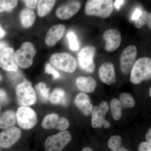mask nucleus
Returning a JSON list of instances; mask_svg holds the SVG:
<instances>
[{"label": "nucleus", "instance_id": "nucleus-16", "mask_svg": "<svg viewBox=\"0 0 151 151\" xmlns=\"http://www.w3.org/2000/svg\"><path fill=\"white\" fill-rule=\"evenodd\" d=\"M99 75L101 81L108 85H111L116 82L115 67L112 63L105 62L100 65Z\"/></svg>", "mask_w": 151, "mask_h": 151}, {"label": "nucleus", "instance_id": "nucleus-27", "mask_svg": "<svg viewBox=\"0 0 151 151\" xmlns=\"http://www.w3.org/2000/svg\"><path fill=\"white\" fill-rule=\"evenodd\" d=\"M119 101L122 108H132L135 106L134 100L132 95L129 93L124 92L120 94Z\"/></svg>", "mask_w": 151, "mask_h": 151}, {"label": "nucleus", "instance_id": "nucleus-19", "mask_svg": "<svg viewBox=\"0 0 151 151\" xmlns=\"http://www.w3.org/2000/svg\"><path fill=\"white\" fill-rule=\"evenodd\" d=\"M76 84L78 89L82 92L91 93L95 90L97 82L90 76H80L76 79Z\"/></svg>", "mask_w": 151, "mask_h": 151}, {"label": "nucleus", "instance_id": "nucleus-22", "mask_svg": "<svg viewBox=\"0 0 151 151\" xmlns=\"http://www.w3.org/2000/svg\"><path fill=\"white\" fill-rule=\"evenodd\" d=\"M49 99L50 102L53 104L65 105L66 103L65 91L60 88H57L52 91Z\"/></svg>", "mask_w": 151, "mask_h": 151}, {"label": "nucleus", "instance_id": "nucleus-1", "mask_svg": "<svg viewBox=\"0 0 151 151\" xmlns=\"http://www.w3.org/2000/svg\"><path fill=\"white\" fill-rule=\"evenodd\" d=\"M113 10V2L111 0H88L84 7L86 15L107 18Z\"/></svg>", "mask_w": 151, "mask_h": 151}, {"label": "nucleus", "instance_id": "nucleus-17", "mask_svg": "<svg viewBox=\"0 0 151 151\" xmlns=\"http://www.w3.org/2000/svg\"><path fill=\"white\" fill-rule=\"evenodd\" d=\"M65 27L63 24L53 26L47 32L45 38L47 45L53 46L62 39L65 34Z\"/></svg>", "mask_w": 151, "mask_h": 151}, {"label": "nucleus", "instance_id": "nucleus-2", "mask_svg": "<svg viewBox=\"0 0 151 151\" xmlns=\"http://www.w3.org/2000/svg\"><path fill=\"white\" fill-rule=\"evenodd\" d=\"M151 77V59L147 57L138 59L131 71L130 80L133 84H138L147 81Z\"/></svg>", "mask_w": 151, "mask_h": 151}, {"label": "nucleus", "instance_id": "nucleus-30", "mask_svg": "<svg viewBox=\"0 0 151 151\" xmlns=\"http://www.w3.org/2000/svg\"><path fill=\"white\" fill-rule=\"evenodd\" d=\"M67 37L70 49L73 51L78 50L79 49V44L75 34L73 32H70L68 33Z\"/></svg>", "mask_w": 151, "mask_h": 151}, {"label": "nucleus", "instance_id": "nucleus-26", "mask_svg": "<svg viewBox=\"0 0 151 151\" xmlns=\"http://www.w3.org/2000/svg\"><path fill=\"white\" fill-rule=\"evenodd\" d=\"M111 112L113 119L119 120L122 116V106L120 101L118 99L114 98L110 103Z\"/></svg>", "mask_w": 151, "mask_h": 151}, {"label": "nucleus", "instance_id": "nucleus-18", "mask_svg": "<svg viewBox=\"0 0 151 151\" xmlns=\"http://www.w3.org/2000/svg\"><path fill=\"white\" fill-rule=\"evenodd\" d=\"M75 104L84 115L89 116L93 110L89 97L84 93H80L77 95L75 100Z\"/></svg>", "mask_w": 151, "mask_h": 151}, {"label": "nucleus", "instance_id": "nucleus-40", "mask_svg": "<svg viewBox=\"0 0 151 151\" xmlns=\"http://www.w3.org/2000/svg\"><path fill=\"white\" fill-rule=\"evenodd\" d=\"M81 151H93V150L91 148L89 147H86L82 149Z\"/></svg>", "mask_w": 151, "mask_h": 151}, {"label": "nucleus", "instance_id": "nucleus-35", "mask_svg": "<svg viewBox=\"0 0 151 151\" xmlns=\"http://www.w3.org/2000/svg\"><path fill=\"white\" fill-rule=\"evenodd\" d=\"M142 10L141 9L137 8L136 9L134 12L132 14V19L134 21L137 20L139 17L140 16L141 14L142 13Z\"/></svg>", "mask_w": 151, "mask_h": 151}, {"label": "nucleus", "instance_id": "nucleus-15", "mask_svg": "<svg viewBox=\"0 0 151 151\" xmlns=\"http://www.w3.org/2000/svg\"><path fill=\"white\" fill-rule=\"evenodd\" d=\"M81 5L78 1H71L59 6L57 9V16L63 20H67L75 15L81 8Z\"/></svg>", "mask_w": 151, "mask_h": 151}, {"label": "nucleus", "instance_id": "nucleus-36", "mask_svg": "<svg viewBox=\"0 0 151 151\" xmlns=\"http://www.w3.org/2000/svg\"><path fill=\"white\" fill-rule=\"evenodd\" d=\"M125 1L123 0H116L114 3V6L117 9L119 10L120 7L125 2Z\"/></svg>", "mask_w": 151, "mask_h": 151}, {"label": "nucleus", "instance_id": "nucleus-34", "mask_svg": "<svg viewBox=\"0 0 151 151\" xmlns=\"http://www.w3.org/2000/svg\"><path fill=\"white\" fill-rule=\"evenodd\" d=\"M24 1L26 5L30 9H34L35 8L38 1H34V0H33V1L28 0V1Z\"/></svg>", "mask_w": 151, "mask_h": 151}, {"label": "nucleus", "instance_id": "nucleus-8", "mask_svg": "<svg viewBox=\"0 0 151 151\" xmlns=\"http://www.w3.org/2000/svg\"><path fill=\"white\" fill-rule=\"evenodd\" d=\"M16 115L19 126L25 129H32L37 122L36 113L29 107H20L17 111Z\"/></svg>", "mask_w": 151, "mask_h": 151}, {"label": "nucleus", "instance_id": "nucleus-3", "mask_svg": "<svg viewBox=\"0 0 151 151\" xmlns=\"http://www.w3.org/2000/svg\"><path fill=\"white\" fill-rule=\"evenodd\" d=\"M50 61L56 68L69 73L74 72L78 65V62L75 58L66 52L52 55Z\"/></svg>", "mask_w": 151, "mask_h": 151}, {"label": "nucleus", "instance_id": "nucleus-14", "mask_svg": "<svg viewBox=\"0 0 151 151\" xmlns=\"http://www.w3.org/2000/svg\"><path fill=\"white\" fill-rule=\"evenodd\" d=\"M21 135V131L17 127L6 129L0 133V147L4 148L10 147L18 141Z\"/></svg>", "mask_w": 151, "mask_h": 151}, {"label": "nucleus", "instance_id": "nucleus-29", "mask_svg": "<svg viewBox=\"0 0 151 151\" xmlns=\"http://www.w3.org/2000/svg\"><path fill=\"white\" fill-rule=\"evenodd\" d=\"M18 3V1L0 0V12L10 11L15 7Z\"/></svg>", "mask_w": 151, "mask_h": 151}, {"label": "nucleus", "instance_id": "nucleus-33", "mask_svg": "<svg viewBox=\"0 0 151 151\" xmlns=\"http://www.w3.org/2000/svg\"><path fill=\"white\" fill-rule=\"evenodd\" d=\"M8 98L5 91L0 89V105H5L8 102Z\"/></svg>", "mask_w": 151, "mask_h": 151}, {"label": "nucleus", "instance_id": "nucleus-13", "mask_svg": "<svg viewBox=\"0 0 151 151\" xmlns=\"http://www.w3.org/2000/svg\"><path fill=\"white\" fill-rule=\"evenodd\" d=\"M13 49L6 47L0 51V67L9 72L17 71V65L15 60Z\"/></svg>", "mask_w": 151, "mask_h": 151}, {"label": "nucleus", "instance_id": "nucleus-5", "mask_svg": "<svg viewBox=\"0 0 151 151\" xmlns=\"http://www.w3.org/2000/svg\"><path fill=\"white\" fill-rule=\"evenodd\" d=\"M16 95L19 104L23 106L33 105L37 100L36 94L31 83L26 79L17 86Z\"/></svg>", "mask_w": 151, "mask_h": 151}, {"label": "nucleus", "instance_id": "nucleus-12", "mask_svg": "<svg viewBox=\"0 0 151 151\" xmlns=\"http://www.w3.org/2000/svg\"><path fill=\"white\" fill-rule=\"evenodd\" d=\"M69 126V122L64 118H60L57 114H50L44 118L42 126L45 129H55L64 131Z\"/></svg>", "mask_w": 151, "mask_h": 151}, {"label": "nucleus", "instance_id": "nucleus-4", "mask_svg": "<svg viewBox=\"0 0 151 151\" xmlns=\"http://www.w3.org/2000/svg\"><path fill=\"white\" fill-rule=\"evenodd\" d=\"M36 51L35 47L30 42H24L14 54L17 65L22 68H27L32 65Z\"/></svg>", "mask_w": 151, "mask_h": 151}, {"label": "nucleus", "instance_id": "nucleus-37", "mask_svg": "<svg viewBox=\"0 0 151 151\" xmlns=\"http://www.w3.org/2000/svg\"><path fill=\"white\" fill-rule=\"evenodd\" d=\"M146 139L148 142H151V129L150 128L146 135Z\"/></svg>", "mask_w": 151, "mask_h": 151}, {"label": "nucleus", "instance_id": "nucleus-11", "mask_svg": "<svg viewBox=\"0 0 151 151\" xmlns=\"http://www.w3.org/2000/svg\"><path fill=\"white\" fill-rule=\"evenodd\" d=\"M105 40V49L108 52H112L117 49L122 42V35L116 29L106 30L103 36Z\"/></svg>", "mask_w": 151, "mask_h": 151}, {"label": "nucleus", "instance_id": "nucleus-38", "mask_svg": "<svg viewBox=\"0 0 151 151\" xmlns=\"http://www.w3.org/2000/svg\"><path fill=\"white\" fill-rule=\"evenodd\" d=\"M7 44L4 42H0V51L7 47Z\"/></svg>", "mask_w": 151, "mask_h": 151}, {"label": "nucleus", "instance_id": "nucleus-21", "mask_svg": "<svg viewBox=\"0 0 151 151\" xmlns=\"http://www.w3.org/2000/svg\"><path fill=\"white\" fill-rule=\"evenodd\" d=\"M36 16L33 11L29 9H25L21 12V21L24 27H31L35 22Z\"/></svg>", "mask_w": 151, "mask_h": 151}, {"label": "nucleus", "instance_id": "nucleus-41", "mask_svg": "<svg viewBox=\"0 0 151 151\" xmlns=\"http://www.w3.org/2000/svg\"><path fill=\"white\" fill-rule=\"evenodd\" d=\"M149 96L151 97V87H150V89H149Z\"/></svg>", "mask_w": 151, "mask_h": 151}, {"label": "nucleus", "instance_id": "nucleus-25", "mask_svg": "<svg viewBox=\"0 0 151 151\" xmlns=\"http://www.w3.org/2000/svg\"><path fill=\"white\" fill-rule=\"evenodd\" d=\"M122 138L120 136H113L108 141V147L113 151H129L122 146Z\"/></svg>", "mask_w": 151, "mask_h": 151}, {"label": "nucleus", "instance_id": "nucleus-7", "mask_svg": "<svg viewBox=\"0 0 151 151\" xmlns=\"http://www.w3.org/2000/svg\"><path fill=\"white\" fill-rule=\"evenodd\" d=\"M96 49L92 45L84 47L78 52V63L81 69L88 73H93L95 70L94 61Z\"/></svg>", "mask_w": 151, "mask_h": 151}, {"label": "nucleus", "instance_id": "nucleus-24", "mask_svg": "<svg viewBox=\"0 0 151 151\" xmlns=\"http://www.w3.org/2000/svg\"><path fill=\"white\" fill-rule=\"evenodd\" d=\"M135 27L137 28L140 29L145 26H148L151 29V13L147 11H142L140 16L137 20L134 21Z\"/></svg>", "mask_w": 151, "mask_h": 151}, {"label": "nucleus", "instance_id": "nucleus-10", "mask_svg": "<svg viewBox=\"0 0 151 151\" xmlns=\"http://www.w3.org/2000/svg\"><path fill=\"white\" fill-rule=\"evenodd\" d=\"M109 110V105L106 101H102L99 106H95L92 113V125L94 128L104 127L108 129L111 127L110 122L105 119V116Z\"/></svg>", "mask_w": 151, "mask_h": 151}, {"label": "nucleus", "instance_id": "nucleus-6", "mask_svg": "<svg viewBox=\"0 0 151 151\" xmlns=\"http://www.w3.org/2000/svg\"><path fill=\"white\" fill-rule=\"evenodd\" d=\"M71 140L70 132L63 131L47 138L44 144L45 151H61Z\"/></svg>", "mask_w": 151, "mask_h": 151}, {"label": "nucleus", "instance_id": "nucleus-32", "mask_svg": "<svg viewBox=\"0 0 151 151\" xmlns=\"http://www.w3.org/2000/svg\"><path fill=\"white\" fill-rule=\"evenodd\" d=\"M139 151H151V143L150 142H143L140 144Z\"/></svg>", "mask_w": 151, "mask_h": 151}, {"label": "nucleus", "instance_id": "nucleus-42", "mask_svg": "<svg viewBox=\"0 0 151 151\" xmlns=\"http://www.w3.org/2000/svg\"><path fill=\"white\" fill-rule=\"evenodd\" d=\"M1 76H0V80H1Z\"/></svg>", "mask_w": 151, "mask_h": 151}, {"label": "nucleus", "instance_id": "nucleus-23", "mask_svg": "<svg viewBox=\"0 0 151 151\" xmlns=\"http://www.w3.org/2000/svg\"><path fill=\"white\" fill-rule=\"evenodd\" d=\"M56 3L55 1L47 0V1H38L37 6L38 14L40 17H42L46 15L49 12L54 6Z\"/></svg>", "mask_w": 151, "mask_h": 151}, {"label": "nucleus", "instance_id": "nucleus-9", "mask_svg": "<svg viewBox=\"0 0 151 151\" xmlns=\"http://www.w3.org/2000/svg\"><path fill=\"white\" fill-rule=\"evenodd\" d=\"M137 54V50L134 45H129L124 49L120 57V68L122 73L128 74L131 72L136 62Z\"/></svg>", "mask_w": 151, "mask_h": 151}, {"label": "nucleus", "instance_id": "nucleus-31", "mask_svg": "<svg viewBox=\"0 0 151 151\" xmlns=\"http://www.w3.org/2000/svg\"><path fill=\"white\" fill-rule=\"evenodd\" d=\"M45 72L47 74H52L55 79H58L60 77V75L58 71L49 63H47L45 66Z\"/></svg>", "mask_w": 151, "mask_h": 151}, {"label": "nucleus", "instance_id": "nucleus-28", "mask_svg": "<svg viewBox=\"0 0 151 151\" xmlns=\"http://www.w3.org/2000/svg\"><path fill=\"white\" fill-rule=\"evenodd\" d=\"M35 88L40 100L44 103L47 102L49 99L50 89L46 87V84L40 82L36 86Z\"/></svg>", "mask_w": 151, "mask_h": 151}, {"label": "nucleus", "instance_id": "nucleus-39", "mask_svg": "<svg viewBox=\"0 0 151 151\" xmlns=\"http://www.w3.org/2000/svg\"><path fill=\"white\" fill-rule=\"evenodd\" d=\"M5 35V32L2 29V28L0 27V38H1L4 37V36Z\"/></svg>", "mask_w": 151, "mask_h": 151}, {"label": "nucleus", "instance_id": "nucleus-20", "mask_svg": "<svg viewBox=\"0 0 151 151\" xmlns=\"http://www.w3.org/2000/svg\"><path fill=\"white\" fill-rule=\"evenodd\" d=\"M16 113L13 111H6L0 116V129H7L16 124Z\"/></svg>", "mask_w": 151, "mask_h": 151}]
</instances>
